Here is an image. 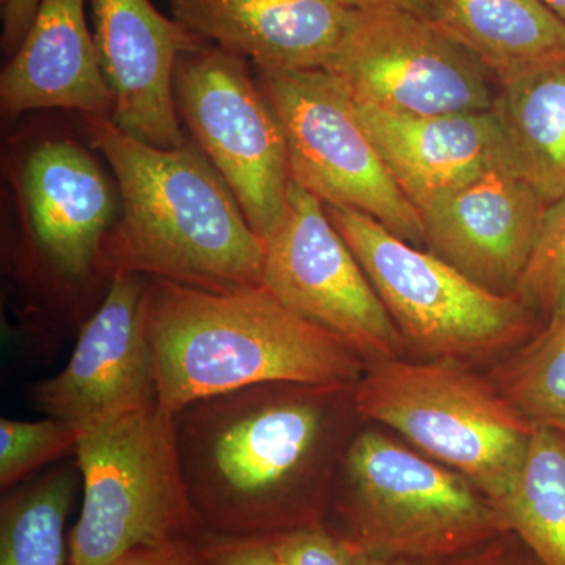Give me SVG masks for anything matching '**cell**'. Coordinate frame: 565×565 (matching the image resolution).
<instances>
[{"mask_svg": "<svg viewBox=\"0 0 565 565\" xmlns=\"http://www.w3.org/2000/svg\"><path fill=\"white\" fill-rule=\"evenodd\" d=\"M24 196L41 255L68 280L99 266L114 217L109 181L70 140L41 143L24 167Z\"/></svg>", "mask_w": 565, "mask_h": 565, "instance_id": "ac0fdd59", "label": "cell"}, {"mask_svg": "<svg viewBox=\"0 0 565 565\" xmlns=\"http://www.w3.org/2000/svg\"><path fill=\"white\" fill-rule=\"evenodd\" d=\"M353 11H405L427 17V0H337Z\"/></svg>", "mask_w": 565, "mask_h": 565, "instance_id": "4dcf8cb0", "label": "cell"}, {"mask_svg": "<svg viewBox=\"0 0 565 565\" xmlns=\"http://www.w3.org/2000/svg\"><path fill=\"white\" fill-rule=\"evenodd\" d=\"M79 433L61 419L14 422L0 419V487L17 486L41 465L76 455Z\"/></svg>", "mask_w": 565, "mask_h": 565, "instance_id": "d4e9b609", "label": "cell"}, {"mask_svg": "<svg viewBox=\"0 0 565 565\" xmlns=\"http://www.w3.org/2000/svg\"><path fill=\"white\" fill-rule=\"evenodd\" d=\"M147 333L159 405H184L244 386H353L366 360L300 318L266 286L211 292L148 277Z\"/></svg>", "mask_w": 565, "mask_h": 565, "instance_id": "3957f363", "label": "cell"}, {"mask_svg": "<svg viewBox=\"0 0 565 565\" xmlns=\"http://www.w3.org/2000/svg\"><path fill=\"white\" fill-rule=\"evenodd\" d=\"M489 379L527 423L565 434V315L550 319Z\"/></svg>", "mask_w": 565, "mask_h": 565, "instance_id": "603a6c76", "label": "cell"}, {"mask_svg": "<svg viewBox=\"0 0 565 565\" xmlns=\"http://www.w3.org/2000/svg\"><path fill=\"white\" fill-rule=\"evenodd\" d=\"M256 81L285 132L291 180L423 248L419 212L386 169L343 82L322 68L256 70Z\"/></svg>", "mask_w": 565, "mask_h": 565, "instance_id": "ba28073f", "label": "cell"}, {"mask_svg": "<svg viewBox=\"0 0 565 565\" xmlns=\"http://www.w3.org/2000/svg\"><path fill=\"white\" fill-rule=\"evenodd\" d=\"M351 390L273 382L174 412L182 481L202 533L274 539L326 525V498L307 489V478Z\"/></svg>", "mask_w": 565, "mask_h": 565, "instance_id": "6da1fadb", "label": "cell"}, {"mask_svg": "<svg viewBox=\"0 0 565 565\" xmlns=\"http://www.w3.org/2000/svg\"><path fill=\"white\" fill-rule=\"evenodd\" d=\"M110 565H210L196 541L177 542V544L140 548L120 557Z\"/></svg>", "mask_w": 565, "mask_h": 565, "instance_id": "f1b7e54d", "label": "cell"}, {"mask_svg": "<svg viewBox=\"0 0 565 565\" xmlns=\"http://www.w3.org/2000/svg\"><path fill=\"white\" fill-rule=\"evenodd\" d=\"M199 544L210 565H282L273 539L202 533Z\"/></svg>", "mask_w": 565, "mask_h": 565, "instance_id": "4316f807", "label": "cell"}, {"mask_svg": "<svg viewBox=\"0 0 565 565\" xmlns=\"http://www.w3.org/2000/svg\"><path fill=\"white\" fill-rule=\"evenodd\" d=\"M359 259L404 345L438 362L484 359L525 340L533 311L487 291L451 264L415 247L363 212L323 203Z\"/></svg>", "mask_w": 565, "mask_h": 565, "instance_id": "52a82bcc", "label": "cell"}, {"mask_svg": "<svg viewBox=\"0 0 565 565\" xmlns=\"http://www.w3.org/2000/svg\"><path fill=\"white\" fill-rule=\"evenodd\" d=\"M147 292L145 275H111L109 292L82 329L70 362L32 386L40 412L81 434L159 404Z\"/></svg>", "mask_w": 565, "mask_h": 565, "instance_id": "7c38bea8", "label": "cell"}, {"mask_svg": "<svg viewBox=\"0 0 565 565\" xmlns=\"http://www.w3.org/2000/svg\"><path fill=\"white\" fill-rule=\"evenodd\" d=\"M263 286L367 363L399 359L404 351L403 337L323 203L294 181L280 222L266 239Z\"/></svg>", "mask_w": 565, "mask_h": 565, "instance_id": "8fae6325", "label": "cell"}, {"mask_svg": "<svg viewBox=\"0 0 565 565\" xmlns=\"http://www.w3.org/2000/svg\"><path fill=\"white\" fill-rule=\"evenodd\" d=\"M427 17L497 82L565 58V24L542 0H427Z\"/></svg>", "mask_w": 565, "mask_h": 565, "instance_id": "d6986e66", "label": "cell"}, {"mask_svg": "<svg viewBox=\"0 0 565 565\" xmlns=\"http://www.w3.org/2000/svg\"><path fill=\"white\" fill-rule=\"evenodd\" d=\"M355 565H434L427 561L404 559V557H390L374 555V553H356Z\"/></svg>", "mask_w": 565, "mask_h": 565, "instance_id": "1f68e13d", "label": "cell"}, {"mask_svg": "<svg viewBox=\"0 0 565 565\" xmlns=\"http://www.w3.org/2000/svg\"><path fill=\"white\" fill-rule=\"evenodd\" d=\"M282 565H355L356 552L326 525L273 539Z\"/></svg>", "mask_w": 565, "mask_h": 565, "instance_id": "484cf974", "label": "cell"}, {"mask_svg": "<svg viewBox=\"0 0 565 565\" xmlns=\"http://www.w3.org/2000/svg\"><path fill=\"white\" fill-rule=\"evenodd\" d=\"M515 296L533 313L544 315L548 321L565 315V193L546 204Z\"/></svg>", "mask_w": 565, "mask_h": 565, "instance_id": "cb8c5ba5", "label": "cell"}, {"mask_svg": "<svg viewBox=\"0 0 565 565\" xmlns=\"http://www.w3.org/2000/svg\"><path fill=\"white\" fill-rule=\"evenodd\" d=\"M189 32L256 70H318L340 46L355 11L337 0H172Z\"/></svg>", "mask_w": 565, "mask_h": 565, "instance_id": "9a60e30c", "label": "cell"}, {"mask_svg": "<svg viewBox=\"0 0 565 565\" xmlns=\"http://www.w3.org/2000/svg\"><path fill=\"white\" fill-rule=\"evenodd\" d=\"M493 110L516 172L546 204L565 193V58L498 81Z\"/></svg>", "mask_w": 565, "mask_h": 565, "instance_id": "ffe728a7", "label": "cell"}, {"mask_svg": "<svg viewBox=\"0 0 565 565\" xmlns=\"http://www.w3.org/2000/svg\"><path fill=\"white\" fill-rule=\"evenodd\" d=\"M82 118L121 196L120 221L103 244L104 273L211 292L263 285L266 241L195 141L166 150L121 131L110 118Z\"/></svg>", "mask_w": 565, "mask_h": 565, "instance_id": "7a4b0ae2", "label": "cell"}, {"mask_svg": "<svg viewBox=\"0 0 565 565\" xmlns=\"http://www.w3.org/2000/svg\"><path fill=\"white\" fill-rule=\"evenodd\" d=\"M353 102L401 115L492 110L493 74L429 18L355 11L326 68Z\"/></svg>", "mask_w": 565, "mask_h": 565, "instance_id": "30bf717a", "label": "cell"}, {"mask_svg": "<svg viewBox=\"0 0 565 565\" xmlns=\"http://www.w3.org/2000/svg\"><path fill=\"white\" fill-rule=\"evenodd\" d=\"M92 7L96 50L115 96L111 121L152 147H182L188 140L174 103V68L206 41L151 0H92Z\"/></svg>", "mask_w": 565, "mask_h": 565, "instance_id": "5bb4252c", "label": "cell"}, {"mask_svg": "<svg viewBox=\"0 0 565 565\" xmlns=\"http://www.w3.org/2000/svg\"><path fill=\"white\" fill-rule=\"evenodd\" d=\"M501 515L542 565H565V434L534 426Z\"/></svg>", "mask_w": 565, "mask_h": 565, "instance_id": "44dd1931", "label": "cell"}, {"mask_svg": "<svg viewBox=\"0 0 565 565\" xmlns=\"http://www.w3.org/2000/svg\"><path fill=\"white\" fill-rule=\"evenodd\" d=\"M545 207L511 162H498L419 210L424 247L487 291L515 296Z\"/></svg>", "mask_w": 565, "mask_h": 565, "instance_id": "4fadbf2b", "label": "cell"}, {"mask_svg": "<svg viewBox=\"0 0 565 565\" xmlns=\"http://www.w3.org/2000/svg\"><path fill=\"white\" fill-rule=\"evenodd\" d=\"M173 92L180 120L266 241L280 222L292 180L280 120L248 61L203 44L181 55Z\"/></svg>", "mask_w": 565, "mask_h": 565, "instance_id": "9c48e42d", "label": "cell"}, {"mask_svg": "<svg viewBox=\"0 0 565 565\" xmlns=\"http://www.w3.org/2000/svg\"><path fill=\"white\" fill-rule=\"evenodd\" d=\"M364 419L392 427L467 478L500 511L514 489L534 426L490 379L455 362L377 360L352 388Z\"/></svg>", "mask_w": 565, "mask_h": 565, "instance_id": "5b68a950", "label": "cell"}, {"mask_svg": "<svg viewBox=\"0 0 565 565\" xmlns=\"http://www.w3.org/2000/svg\"><path fill=\"white\" fill-rule=\"evenodd\" d=\"M341 478L329 530L356 553L437 563L509 531L467 478L379 430L349 441Z\"/></svg>", "mask_w": 565, "mask_h": 565, "instance_id": "277c9868", "label": "cell"}, {"mask_svg": "<svg viewBox=\"0 0 565 565\" xmlns=\"http://www.w3.org/2000/svg\"><path fill=\"white\" fill-rule=\"evenodd\" d=\"M353 103L386 169L418 212L494 163H512L493 109L418 117Z\"/></svg>", "mask_w": 565, "mask_h": 565, "instance_id": "e0dca14e", "label": "cell"}, {"mask_svg": "<svg viewBox=\"0 0 565 565\" xmlns=\"http://www.w3.org/2000/svg\"><path fill=\"white\" fill-rule=\"evenodd\" d=\"M565 24V0H542Z\"/></svg>", "mask_w": 565, "mask_h": 565, "instance_id": "d6a6232c", "label": "cell"}, {"mask_svg": "<svg viewBox=\"0 0 565 565\" xmlns=\"http://www.w3.org/2000/svg\"><path fill=\"white\" fill-rule=\"evenodd\" d=\"M76 459L84 503L68 534L70 565H110L202 534L182 481L173 415L161 405L84 430Z\"/></svg>", "mask_w": 565, "mask_h": 565, "instance_id": "8992f818", "label": "cell"}, {"mask_svg": "<svg viewBox=\"0 0 565 565\" xmlns=\"http://www.w3.org/2000/svg\"><path fill=\"white\" fill-rule=\"evenodd\" d=\"M76 486L74 468H54L3 498L0 565H70L65 525Z\"/></svg>", "mask_w": 565, "mask_h": 565, "instance_id": "7402d4cb", "label": "cell"}, {"mask_svg": "<svg viewBox=\"0 0 565 565\" xmlns=\"http://www.w3.org/2000/svg\"><path fill=\"white\" fill-rule=\"evenodd\" d=\"M434 565H542L514 533L497 535L492 541L437 561Z\"/></svg>", "mask_w": 565, "mask_h": 565, "instance_id": "83f0119b", "label": "cell"}, {"mask_svg": "<svg viewBox=\"0 0 565 565\" xmlns=\"http://www.w3.org/2000/svg\"><path fill=\"white\" fill-rule=\"evenodd\" d=\"M40 0H0L2 14V51L11 55L31 28Z\"/></svg>", "mask_w": 565, "mask_h": 565, "instance_id": "f546056e", "label": "cell"}, {"mask_svg": "<svg viewBox=\"0 0 565 565\" xmlns=\"http://www.w3.org/2000/svg\"><path fill=\"white\" fill-rule=\"evenodd\" d=\"M92 0H40L31 28L0 76L6 115L71 109L110 118L115 96L85 17Z\"/></svg>", "mask_w": 565, "mask_h": 565, "instance_id": "2e32d148", "label": "cell"}]
</instances>
